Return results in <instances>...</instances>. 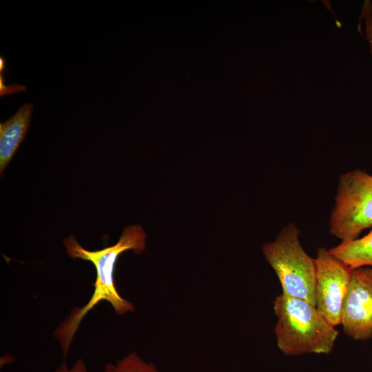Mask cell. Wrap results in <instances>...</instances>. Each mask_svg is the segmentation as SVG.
Here are the masks:
<instances>
[{"label":"cell","instance_id":"11","mask_svg":"<svg viewBox=\"0 0 372 372\" xmlns=\"http://www.w3.org/2000/svg\"><path fill=\"white\" fill-rule=\"evenodd\" d=\"M54 372H87V370L83 360L79 358L71 368L65 362H61Z\"/></svg>","mask_w":372,"mask_h":372},{"label":"cell","instance_id":"1","mask_svg":"<svg viewBox=\"0 0 372 372\" xmlns=\"http://www.w3.org/2000/svg\"><path fill=\"white\" fill-rule=\"evenodd\" d=\"M63 245L70 258L92 262L96 272L93 284L94 291L90 300L85 305L74 307L53 331V335L65 358L82 320L101 302L110 303L116 313L120 316L135 310L133 304L123 298L116 288L115 265L119 256L126 251L133 250L135 254L143 251L146 247V234L140 225H128L115 245L100 250L89 251L84 249L73 235L65 238Z\"/></svg>","mask_w":372,"mask_h":372},{"label":"cell","instance_id":"5","mask_svg":"<svg viewBox=\"0 0 372 372\" xmlns=\"http://www.w3.org/2000/svg\"><path fill=\"white\" fill-rule=\"evenodd\" d=\"M316 260V307L332 326L340 324L343 300L351 270L324 247H320Z\"/></svg>","mask_w":372,"mask_h":372},{"label":"cell","instance_id":"6","mask_svg":"<svg viewBox=\"0 0 372 372\" xmlns=\"http://www.w3.org/2000/svg\"><path fill=\"white\" fill-rule=\"evenodd\" d=\"M340 324L344 333L355 340L372 338V268L351 270L343 300Z\"/></svg>","mask_w":372,"mask_h":372},{"label":"cell","instance_id":"12","mask_svg":"<svg viewBox=\"0 0 372 372\" xmlns=\"http://www.w3.org/2000/svg\"><path fill=\"white\" fill-rule=\"evenodd\" d=\"M103 372H117L116 364H113L111 363L107 364L105 366Z\"/></svg>","mask_w":372,"mask_h":372},{"label":"cell","instance_id":"9","mask_svg":"<svg viewBox=\"0 0 372 372\" xmlns=\"http://www.w3.org/2000/svg\"><path fill=\"white\" fill-rule=\"evenodd\" d=\"M117 372H159L153 363L145 362L136 352H132L116 364Z\"/></svg>","mask_w":372,"mask_h":372},{"label":"cell","instance_id":"7","mask_svg":"<svg viewBox=\"0 0 372 372\" xmlns=\"http://www.w3.org/2000/svg\"><path fill=\"white\" fill-rule=\"evenodd\" d=\"M32 110V103H24L8 120L0 123V174L1 176L25 138Z\"/></svg>","mask_w":372,"mask_h":372},{"label":"cell","instance_id":"4","mask_svg":"<svg viewBox=\"0 0 372 372\" xmlns=\"http://www.w3.org/2000/svg\"><path fill=\"white\" fill-rule=\"evenodd\" d=\"M329 232L342 242L360 238L372 228V175L355 169L339 177Z\"/></svg>","mask_w":372,"mask_h":372},{"label":"cell","instance_id":"10","mask_svg":"<svg viewBox=\"0 0 372 372\" xmlns=\"http://www.w3.org/2000/svg\"><path fill=\"white\" fill-rule=\"evenodd\" d=\"M360 17L365 22V37L369 43L372 55V3L371 1H364Z\"/></svg>","mask_w":372,"mask_h":372},{"label":"cell","instance_id":"2","mask_svg":"<svg viewBox=\"0 0 372 372\" xmlns=\"http://www.w3.org/2000/svg\"><path fill=\"white\" fill-rule=\"evenodd\" d=\"M277 316L275 335L278 349L285 355L329 354L338 335L316 307L284 293L273 301Z\"/></svg>","mask_w":372,"mask_h":372},{"label":"cell","instance_id":"8","mask_svg":"<svg viewBox=\"0 0 372 372\" xmlns=\"http://www.w3.org/2000/svg\"><path fill=\"white\" fill-rule=\"evenodd\" d=\"M329 251L351 269L362 267L372 268V230L353 241L341 242Z\"/></svg>","mask_w":372,"mask_h":372},{"label":"cell","instance_id":"3","mask_svg":"<svg viewBox=\"0 0 372 372\" xmlns=\"http://www.w3.org/2000/svg\"><path fill=\"white\" fill-rule=\"evenodd\" d=\"M300 234L295 224H288L273 241L262 246V254L274 270L282 293L316 306V260L303 249Z\"/></svg>","mask_w":372,"mask_h":372},{"label":"cell","instance_id":"13","mask_svg":"<svg viewBox=\"0 0 372 372\" xmlns=\"http://www.w3.org/2000/svg\"><path fill=\"white\" fill-rule=\"evenodd\" d=\"M5 65H6L5 59H4L3 57L1 56V59H0V70H1V72H2V70H3L5 69Z\"/></svg>","mask_w":372,"mask_h":372}]
</instances>
